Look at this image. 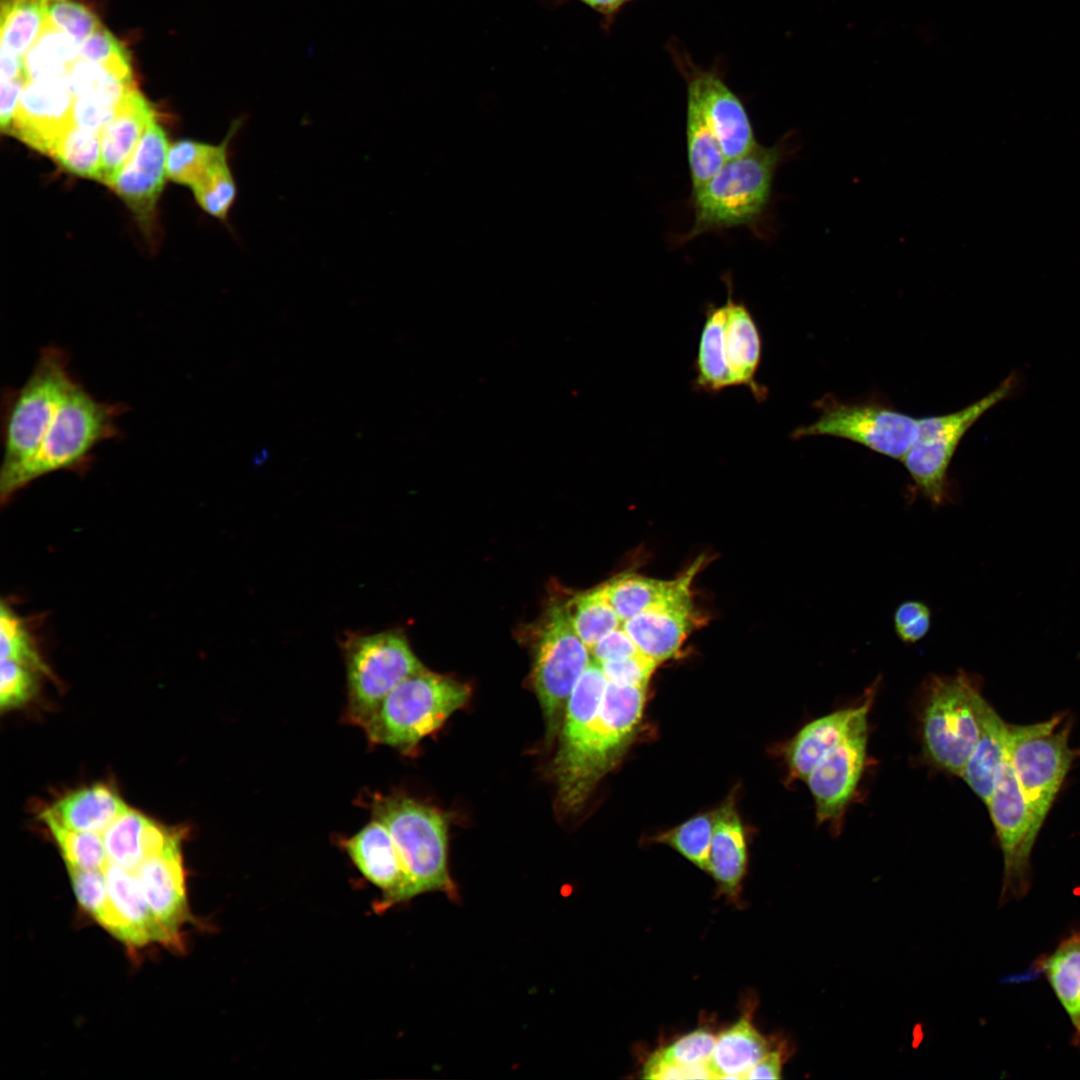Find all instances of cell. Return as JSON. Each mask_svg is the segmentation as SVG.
<instances>
[{
	"instance_id": "cell-1",
	"label": "cell",
	"mask_w": 1080,
	"mask_h": 1080,
	"mask_svg": "<svg viewBox=\"0 0 1080 1080\" xmlns=\"http://www.w3.org/2000/svg\"><path fill=\"white\" fill-rule=\"evenodd\" d=\"M794 139L790 131L772 146L757 144L746 154L726 160L711 179L692 191L694 221L682 240L757 223L768 208L778 167L798 149Z\"/></svg>"
},
{
	"instance_id": "cell-2",
	"label": "cell",
	"mask_w": 1080,
	"mask_h": 1080,
	"mask_svg": "<svg viewBox=\"0 0 1080 1080\" xmlns=\"http://www.w3.org/2000/svg\"><path fill=\"white\" fill-rule=\"evenodd\" d=\"M647 686L607 683L598 715L578 746L554 758L558 805L576 812L597 783L620 761L641 722Z\"/></svg>"
},
{
	"instance_id": "cell-3",
	"label": "cell",
	"mask_w": 1080,
	"mask_h": 1080,
	"mask_svg": "<svg viewBox=\"0 0 1080 1080\" xmlns=\"http://www.w3.org/2000/svg\"><path fill=\"white\" fill-rule=\"evenodd\" d=\"M373 818L388 829L404 870L401 903L428 892L456 901L458 891L448 868V824L438 809L400 795H374Z\"/></svg>"
},
{
	"instance_id": "cell-4",
	"label": "cell",
	"mask_w": 1080,
	"mask_h": 1080,
	"mask_svg": "<svg viewBox=\"0 0 1080 1080\" xmlns=\"http://www.w3.org/2000/svg\"><path fill=\"white\" fill-rule=\"evenodd\" d=\"M470 687L426 669L397 685L363 728L370 744L411 753L469 700Z\"/></svg>"
},
{
	"instance_id": "cell-5",
	"label": "cell",
	"mask_w": 1080,
	"mask_h": 1080,
	"mask_svg": "<svg viewBox=\"0 0 1080 1080\" xmlns=\"http://www.w3.org/2000/svg\"><path fill=\"white\" fill-rule=\"evenodd\" d=\"M73 380L62 349L48 346L41 350L31 375L10 400L5 416L0 476L3 497L11 495L14 481L39 451Z\"/></svg>"
},
{
	"instance_id": "cell-6",
	"label": "cell",
	"mask_w": 1080,
	"mask_h": 1080,
	"mask_svg": "<svg viewBox=\"0 0 1080 1080\" xmlns=\"http://www.w3.org/2000/svg\"><path fill=\"white\" fill-rule=\"evenodd\" d=\"M124 407L97 400L73 380L35 457L20 472L11 494L46 474L83 463L101 442L118 434L117 417Z\"/></svg>"
},
{
	"instance_id": "cell-7",
	"label": "cell",
	"mask_w": 1080,
	"mask_h": 1080,
	"mask_svg": "<svg viewBox=\"0 0 1080 1080\" xmlns=\"http://www.w3.org/2000/svg\"><path fill=\"white\" fill-rule=\"evenodd\" d=\"M924 696V753L936 767L960 777L979 738L980 679L962 670L954 675H933Z\"/></svg>"
},
{
	"instance_id": "cell-8",
	"label": "cell",
	"mask_w": 1080,
	"mask_h": 1080,
	"mask_svg": "<svg viewBox=\"0 0 1080 1080\" xmlns=\"http://www.w3.org/2000/svg\"><path fill=\"white\" fill-rule=\"evenodd\" d=\"M342 650L347 678L344 720L362 729L397 685L425 669L399 631L352 633Z\"/></svg>"
},
{
	"instance_id": "cell-9",
	"label": "cell",
	"mask_w": 1080,
	"mask_h": 1080,
	"mask_svg": "<svg viewBox=\"0 0 1080 1080\" xmlns=\"http://www.w3.org/2000/svg\"><path fill=\"white\" fill-rule=\"evenodd\" d=\"M1021 384L1012 372L994 390L961 410L919 418L918 435L902 459L913 488L935 506L952 501L948 468L967 431L998 403L1011 398Z\"/></svg>"
},
{
	"instance_id": "cell-10",
	"label": "cell",
	"mask_w": 1080,
	"mask_h": 1080,
	"mask_svg": "<svg viewBox=\"0 0 1080 1080\" xmlns=\"http://www.w3.org/2000/svg\"><path fill=\"white\" fill-rule=\"evenodd\" d=\"M818 418L799 426L793 439L831 436L860 444L876 453L901 460L918 435L919 419L880 400L842 401L826 394L816 401Z\"/></svg>"
},
{
	"instance_id": "cell-11",
	"label": "cell",
	"mask_w": 1080,
	"mask_h": 1080,
	"mask_svg": "<svg viewBox=\"0 0 1080 1080\" xmlns=\"http://www.w3.org/2000/svg\"><path fill=\"white\" fill-rule=\"evenodd\" d=\"M1070 729L1064 716L1030 725H1009L1007 752L1030 811L1042 826L1071 767Z\"/></svg>"
},
{
	"instance_id": "cell-12",
	"label": "cell",
	"mask_w": 1080,
	"mask_h": 1080,
	"mask_svg": "<svg viewBox=\"0 0 1080 1080\" xmlns=\"http://www.w3.org/2000/svg\"><path fill=\"white\" fill-rule=\"evenodd\" d=\"M590 662L589 649L574 629L569 606L552 605L538 633L532 670L548 737L561 729L570 695Z\"/></svg>"
},
{
	"instance_id": "cell-13",
	"label": "cell",
	"mask_w": 1080,
	"mask_h": 1080,
	"mask_svg": "<svg viewBox=\"0 0 1080 1080\" xmlns=\"http://www.w3.org/2000/svg\"><path fill=\"white\" fill-rule=\"evenodd\" d=\"M1004 862L1001 904L1021 899L1031 888V854L1041 826L1035 820L1016 779L1008 752L996 771L986 804Z\"/></svg>"
},
{
	"instance_id": "cell-14",
	"label": "cell",
	"mask_w": 1080,
	"mask_h": 1080,
	"mask_svg": "<svg viewBox=\"0 0 1080 1080\" xmlns=\"http://www.w3.org/2000/svg\"><path fill=\"white\" fill-rule=\"evenodd\" d=\"M867 739L868 729L851 734L825 754L805 779L814 798L817 824H828L833 833L841 831L864 771Z\"/></svg>"
},
{
	"instance_id": "cell-15",
	"label": "cell",
	"mask_w": 1080,
	"mask_h": 1080,
	"mask_svg": "<svg viewBox=\"0 0 1080 1080\" xmlns=\"http://www.w3.org/2000/svg\"><path fill=\"white\" fill-rule=\"evenodd\" d=\"M74 99L67 76L28 81L8 134L49 156L57 140L73 125Z\"/></svg>"
},
{
	"instance_id": "cell-16",
	"label": "cell",
	"mask_w": 1080,
	"mask_h": 1080,
	"mask_svg": "<svg viewBox=\"0 0 1080 1080\" xmlns=\"http://www.w3.org/2000/svg\"><path fill=\"white\" fill-rule=\"evenodd\" d=\"M168 150L166 133L155 120L110 186L144 228L152 225L165 184Z\"/></svg>"
},
{
	"instance_id": "cell-17",
	"label": "cell",
	"mask_w": 1080,
	"mask_h": 1080,
	"mask_svg": "<svg viewBox=\"0 0 1080 1080\" xmlns=\"http://www.w3.org/2000/svg\"><path fill=\"white\" fill-rule=\"evenodd\" d=\"M686 79L687 96L700 106L726 160L758 144L743 103L716 73L696 69Z\"/></svg>"
},
{
	"instance_id": "cell-18",
	"label": "cell",
	"mask_w": 1080,
	"mask_h": 1080,
	"mask_svg": "<svg viewBox=\"0 0 1080 1080\" xmlns=\"http://www.w3.org/2000/svg\"><path fill=\"white\" fill-rule=\"evenodd\" d=\"M878 682L877 679L867 690L860 705L824 715L798 731L785 750L790 781H805L816 764L831 749L851 734L868 729V715Z\"/></svg>"
},
{
	"instance_id": "cell-19",
	"label": "cell",
	"mask_w": 1080,
	"mask_h": 1080,
	"mask_svg": "<svg viewBox=\"0 0 1080 1080\" xmlns=\"http://www.w3.org/2000/svg\"><path fill=\"white\" fill-rule=\"evenodd\" d=\"M133 872L169 945H179L180 929L188 916L181 846L146 858Z\"/></svg>"
},
{
	"instance_id": "cell-20",
	"label": "cell",
	"mask_w": 1080,
	"mask_h": 1080,
	"mask_svg": "<svg viewBox=\"0 0 1080 1080\" xmlns=\"http://www.w3.org/2000/svg\"><path fill=\"white\" fill-rule=\"evenodd\" d=\"M342 847L360 873L382 892L375 907L377 912L401 903L403 866L394 841L380 820L372 818L357 833L343 839Z\"/></svg>"
},
{
	"instance_id": "cell-21",
	"label": "cell",
	"mask_w": 1080,
	"mask_h": 1080,
	"mask_svg": "<svg viewBox=\"0 0 1080 1080\" xmlns=\"http://www.w3.org/2000/svg\"><path fill=\"white\" fill-rule=\"evenodd\" d=\"M694 618L689 589L622 622V627L639 651L659 664L678 653Z\"/></svg>"
},
{
	"instance_id": "cell-22",
	"label": "cell",
	"mask_w": 1080,
	"mask_h": 1080,
	"mask_svg": "<svg viewBox=\"0 0 1080 1080\" xmlns=\"http://www.w3.org/2000/svg\"><path fill=\"white\" fill-rule=\"evenodd\" d=\"M724 281L728 294L723 342L729 371L735 386H746L757 400H764L767 390L755 379L762 354L760 332L746 304L733 300L731 278Z\"/></svg>"
},
{
	"instance_id": "cell-23",
	"label": "cell",
	"mask_w": 1080,
	"mask_h": 1080,
	"mask_svg": "<svg viewBox=\"0 0 1080 1080\" xmlns=\"http://www.w3.org/2000/svg\"><path fill=\"white\" fill-rule=\"evenodd\" d=\"M151 103L133 88L120 102L112 120L101 135L99 182L111 186L133 154L146 128L155 121Z\"/></svg>"
},
{
	"instance_id": "cell-24",
	"label": "cell",
	"mask_w": 1080,
	"mask_h": 1080,
	"mask_svg": "<svg viewBox=\"0 0 1080 1080\" xmlns=\"http://www.w3.org/2000/svg\"><path fill=\"white\" fill-rule=\"evenodd\" d=\"M108 894L126 926L128 945L149 943L169 945L168 938L153 916L133 871L109 862L103 869Z\"/></svg>"
},
{
	"instance_id": "cell-25",
	"label": "cell",
	"mask_w": 1080,
	"mask_h": 1080,
	"mask_svg": "<svg viewBox=\"0 0 1080 1080\" xmlns=\"http://www.w3.org/2000/svg\"><path fill=\"white\" fill-rule=\"evenodd\" d=\"M710 873L721 889L735 894L745 875L747 847L744 827L733 798L714 811Z\"/></svg>"
},
{
	"instance_id": "cell-26",
	"label": "cell",
	"mask_w": 1080,
	"mask_h": 1080,
	"mask_svg": "<svg viewBox=\"0 0 1080 1080\" xmlns=\"http://www.w3.org/2000/svg\"><path fill=\"white\" fill-rule=\"evenodd\" d=\"M127 808L117 791L97 783L67 793L44 812L67 828L100 834Z\"/></svg>"
},
{
	"instance_id": "cell-27",
	"label": "cell",
	"mask_w": 1080,
	"mask_h": 1080,
	"mask_svg": "<svg viewBox=\"0 0 1080 1080\" xmlns=\"http://www.w3.org/2000/svg\"><path fill=\"white\" fill-rule=\"evenodd\" d=\"M980 727L977 743L960 777L987 804L996 771L1007 749L1008 728L993 707L981 696L977 702Z\"/></svg>"
},
{
	"instance_id": "cell-28",
	"label": "cell",
	"mask_w": 1080,
	"mask_h": 1080,
	"mask_svg": "<svg viewBox=\"0 0 1080 1080\" xmlns=\"http://www.w3.org/2000/svg\"><path fill=\"white\" fill-rule=\"evenodd\" d=\"M701 562L697 560L684 574L671 581L626 574L604 584L607 597L621 623L689 590Z\"/></svg>"
},
{
	"instance_id": "cell-29",
	"label": "cell",
	"mask_w": 1080,
	"mask_h": 1080,
	"mask_svg": "<svg viewBox=\"0 0 1080 1080\" xmlns=\"http://www.w3.org/2000/svg\"><path fill=\"white\" fill-rule=\"evenodd\" d=\"M1045 976L1074 1027L1080 1034V930L1063 938L1055 950L1038 959L1031 975Z\"/></svg>"
},
{
	"instance_id": "cell-30",
	"label": "cell",
	"mask_w": 1080,
	"mask_h": 1080,
	"mask_svg": "<svg viewBox=\"0 0 1080 1080\" xmlns=\"http://www.w3.org/2000/svg\"><path fill=\"white\" fill-rule=\"evenodd\" d=\"M769 1051L767 1039L744 1016L716 1038L710 1064L718 1079H746Z\"/></svg>"
},
{
	"instance_id": "cell-31",
	"label": "cell",
	"mask_w": 1080,
	"mask_h": 1080,
	"mask_svg": "<svg viewBox=\"0 0 1080 1080\" xmlns=\"http://www.w3.org/2000/svg\"><path fill=\"white\" fill-rule=\"evenodd\" d=\"M725 320L724 305L709 304L707 306L695 360L694 385L697 390L718 393L724 388L735 386L724 351Z\"/></svg>"
},
{
	"instance_id": "cell-32",
	"label": "cell",
	"mask_w": 1080,
	"mask_h": 1080,
	"mask_svg": "<svg viewBox=\"0 0 1080 1080\" xmlns=\"http://www.w3.org/2000/svg\"><path fill=\"white\" fill-rule=\"evenodd\" d=\"M78 59L79 46L45 19L40 34L23 58L24 73L28 81L63 78Z\"/></svg>"
},
{
	"instance_id": "cell-33",
	"label": "cell",
	"mask_w": 1080,
	"mask_h": 1080,
	"mask_svg": "<svg viewBox=\"0 0 1080 1080\" xmlns=\"http://www.w3.org/2000/svg\"><path fill=\"white\" fill-rule=\"evenodd\" d=\"M686 144L692 191L699 189L726 161L698 103L687 96Z\"/></svg>"
},
{
	"instance_id": "cell-34",
	"label": "cell",
	"mask_w": 1080,
	"mask_h": 1080,
	"mask_svg": "<svg viewBox=\"0 0 1080 1080\" xmlns=\"http://www.w3.org/2000/svg\"><path fill=\"white\" fill-rule=\"evenodd\" d=\"M45 19L43 0H1V51L23 60Z\"/></svg>"
},
{
	"instance_id": "cell-35",
	"label": "cell",
	"mask_w": 1080,
	"mask_h": 1080,
	"mask_svg": "<svg viewBox=\"0 0 1080 1080\" xmlns=\"http://www.w3.org/2000/svg\"><path fill=\"white\" fill-rule=\"evenodd\" d=\"M243 122L244 119L241 117L235 119L225 138L218 145L187 139L174 143L167 153V177L178 184L192 188L214 159L229 146Z\"/></svg>"
},
{
	"instance_id": "cell-36",
	"label": "cell",
	"mask_w": 1080,
	"mask_h": 1080,
	"mask_svg": "<svg viewBox=\"0 0 1080 1080\" xmlns=\"http://www.w3.org/2000/svg\"><path fill=\"white\" fill-rule=\"evenodd\" d=\"M67 870L80 905L113 936L127 944V929L110 900L104 871L74 867H67Z\"/></svg>"
},
{
	"instance_id": "cell-37",
	"label": "cell",
	"mask_w": 1080,
	"mask_h": 1080,
	"mask_svg": "<svg viewBox=\"0 0 1080 1080\" xmlns=\"http://www.w3.org/2000/svg\"><path fill=\"white\" fill-rule=\"evenodd\" d=\"M102 132L75 125L55 143L49 156L70 173L99 180Z\"/></svg>"
},
{
	"instance_id": "cell-38",
	"label": "cell",
	"mask_w": 1080,
	"mask_h": 1080,
	"mask_svg": "<svg viewBox=\"0 0 1080 1080\" xmlns=\"http://www.w3.org/2000/svg\"><path fill=\"white\" fill-rule=\"evenodd\" d=\"M41 819L61 851L66 867L103 870L109 863L104 841L99 833L67 828L44 811Z\"/></svg>"
},
{
	"instance_id": "cell-39",
	"label": "cell",
	"mask_w": 1080,
	"mask_h": 1080,
	"mask_svg": "<svg viewBox=\"0 0 1080 1080\" xmlns=\"http://www.w3.org/2000/svg\"><path fill=\"white\" fill-rule=\"evenodd\" d=\"M570 608L574 629L590 650L621 623L612 607L604 585L580 594Z\"/></svg>"
},
{
	"instance_id": "cell-40",
	"label": "cell",
	"mask_w": 1080,
	"mask_h": 1080,
	"mask_svg": "<svg viewBox=\"0 0 1080 1080\" xmlns=\"http://www.w3.org/2000/svg\"><path fill=\"white\" fill-rule=\"evenodd\" d=\"M229 146L210 164L192 186L199 206L209 215L225 221L237 196V184L228 160Z\"/></svg>"
},
{
	"instance_id": "cell-41",
	"label": "cell",
	"mask_w": 1080,
	"mask_h": 1080,
	"mask_svg": "<svg viewBox=\"0 0 1080 1080\" xmlns=\"http://www.w3.org/2000/svg\"><path fill=\"white\" fill-rule=\"evenodd\" d=\"M148 817L127 808L103 832L109 862L134 871L143 861L142 829Z\"/></svg>"
},
{
	"instance_id": "cell-42",
	"label": "cell",
	"mask_w": 1080,
	"mask_h": 1080,
	"mask_svg": "<svg viewBox=\"0 0 1080 1080\" xmlns=\"http://www.w3.org/2000/svg\"><path fill=\"white\" fill-rule=\"evenodd\" d=\"M713 822L714 811L698 814L659 834L655 841L672 847L694 865L709 872Z\"/></svg>"
},
{
	"instance_id": "cell-43",
	"label": "cell",
	"mask_w": 1080,
	"mask_h": 1080,
	"mask_svg": "<svg viewBox=\"0 0 1080 1080\" xmlns=\"http://www.w3.org/2000/svg\"><path fill=\"white\" fill-rule=\"evenodd\" d=\"M0 648L1 660L10 659L37 673H49L24 623L4 604L0 610Z\"/></svg>"
},
{
	"instance_id": "cell-44",
	"label": "cell",
	"mask_w": 1080,
	"mask_h": 1080,
	"mask_svg": "<svg viewBox=\"0 0 1080 1080\" xmlns=\"http://www.w3.org/2000/svg\"><path fill=\"white\" fill-rule=\"evenodd\" d=\"M46 20L80 46L102 23L97 15L76 0H43Z\"/></svg>"
},
{
	"instance_id": "cell-45",
	"label": "cell",
	"mask_w": 1080,
	"mask_h": 1080,
	"mask_svg": "<svg viewBox=\"0 0 1080 1080\" xmlns=\"http://www.w3.org/2000/svg\"><path fill=\"white\" fill-rule=\"evenodd\" d=\"M37 672L10 659L1 660L0 707L15 709L28 702L38 688Z\"/></svg>"
},
{
	"instance_id": "cell-46",
	"label": "cell",
	"mask_w": 1080,
	"mask_h": 1080,
	"mask_svg": "<svg viewBox=\"0 0 1080 1080\" xmlns=\"http://www.w3.org/2000/svg\"><path fill=\"white\" fill-rule=\"evenodd\" d=\"M715 1045L716 1037L710 1031L700 1028L682 1036L655 1054L666 1061L679 1064H709Z\"/></svg>"
},
{
	"instance_id": "cell-47",
	"label": "cell",
	"mask_w": 1080,
	"mask_h": 1080,
	"mask_svg": "<svg viewBox=\"0 0 1080 1080\" xmlns=\"http://www.w3.org/2000/svg\"><path fill=\"white\" fill-rule=\"evenodd\" d=\"M598 665L608 683L619 686H647L658 663L639 652L622 660Z\"/></svg>"
},
{
	"instance_id": "cell-48",
	"label": "cell",
	"mask_w": 1080,
	"mask_h": 1080,
	"mask_svg": "<svg viewBox=\"0 0 1080 1080\" xmlns=\"http://www.w3.org/2000/svg\"><path fill=\"white\" fill-rule=\"evenodd\" d=\"M931 610L920 600H906L895 609L893 623L896 635L904 643L923 639L930 630Z\"/></svg>"
},
{
	"instance_id": "cell-49",
	"label": "cell",
	"mask_w": 1080,
	"mask_h": 1080,
	"mask_svg": "<svg viewBox=\"0 0 1080 1080\" xmlns=\"http://www.w3.org/2000/svg\"><path fill=\"white\" fill-rule=\"evenodd\" d=\"M79 58L96 64L130 59L125 47L103 24L79 46Z\"/></svg>"
},
{
	"instance_id": "cell-50",
	"label": "cell",
	"mask_w": 1080,
	"mask_h": 1080,
	"mask_svg": "<svg viewBox=\"0 0 1080 1080\" xmlns=\"http://www.w3.org/2000/svg\"><path fill=\"white\" fill-rule=\"evenodd\" d=\"M643 1077L647 1079H718L710 1063L685 1065L666 1061L656 1054L647 1061Z\"/></svg>"
},
{
	"instance_id": "cell-51",
	"label": "cell",
	"mask_w": 1080,
	"mask_h": 1080,
	"mask_svg": "<svg viewBox=\"0 0 1080 1080\" xmlns=\"http://www.w3.org/2000/svg\"><path fill=\"white\" fill-rule=\"evenodd\" d=\"M590 651L598 664L622 660L640 652L622 625L604 636Z\"/></svg>"
},
{
	"instance_id": "cell-52",
	"label": "cell",
	"mask_w": 1080,
	"mask_h": 1080,
	"mask_svg": "<svg viewBox=\"0 0 1080 1080\" xmlns=\"http://www.w3.org/2000/svg\"><path fill=\"white\" fill-rule=\"evenodd\" d=\"M117 108L87 97H75L72 111L73 125L102 132L114 117Z\"/></svg>"
},
{
	"instance_id": "cell-53",
	"label": "cell",
	"mask_w": 1080,
	"mask_h": 1080,
	"mask_svg": "<svg viewBox=\"0 0 1080 1080\" xmlns=\"http://www.w3.org/2000/svg\"><path fill=\"white\" fill-rule=\"evenodd\" d=\"M28 82L25 74L14 79L1 81L0 124L5 133H9L18 107L22 90Z\"/></svg>"
},
{
	"instance_id": "cell-54",
	"label": "cell",
	"mask_w": 1080,
	"mask_h": 1080,
	"mask_svg": "<svg viewBox=\"0 0 1080 1080\" xmlns=\"http://www.w3.org/2000/svg\"><path fill=\"white\" fill-rule=\"evenodd\" d=\"M786 1054L785 1048L770 1050L747 1074L746 1079H780Z\"/></svg>"
},
{
	"instance_id": "cell-55",
	"label": "cell",
	"mask_w": 1080,
	"mask_h": 1080,
	"mask_svg": "<svg viewBox=\"0 0 1080 1080\" xmlns=\"http://www.w3.org/2000/svg\"><path fill=\"white\" fill-rule=\"evenodd\" d=\"M1 81L14 79L24 73L23 60L17 56L1 51Z\"/></svg>"
},
{
	"instance_id": "cell-56",
	"label": "cell",
	"mask_w": 1080,
	"mask_h": 1080,
	"mask_svg": "<svg viewBox=\"0 0 1080 1080\" xmlns=\"http://www.w3.org/2000/svg\"><path fill=\"white\" fill-rule=\"evenodd\" d=\"M597 10L598 12L606 15L615 13L627 0H580Z\"/></svg>"
},
{
	"instance_id": "cell-57",
	"label": "cell",
	"mask_w": 1080,
	"mask_h": 1080,
	"mask_svg": "<svg viewBox=\"0 0 1080 1080\" xmlns=\"http://www.w3.org/2000/svg\"><path fill=\"white\" fill-rule=\"evenodd\" d=\"M1074 1042L1077 1043L1078 1045H1080V1034H1079V1036L1076 1038V1040Z\"/></svg>"
}]
</instances>
